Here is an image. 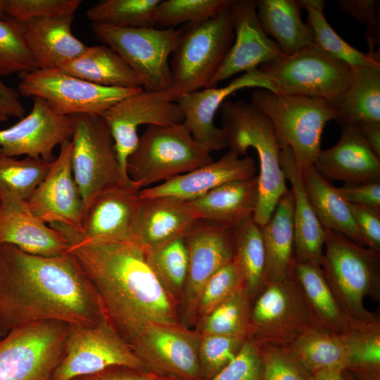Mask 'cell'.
Returning <instances> with one entry per match:
<instances>
[{"mask_svg":"<svg viewBox=\"0 0 380 380\" xmlns=\"http://www.w3.org/2000/svg\"><path fill=\"white\" fill-rule=\"evenodd\" d=\"M106 317L73 255L42 256L0 244V333L42 321L92 327Z\"/></svg>","mask_w":380,"mask_h":380,"instance_id":"1","label":"cell"},{"mask_svg":"<svg viewBox=\"0 0 380 380\" xmlns=\"http://www.w3.org/2000/svg\"><path fill=\"white\" fill-rule=\"evenodd\" d=\"M50 227L66 239L68 251L93 285L106 317L130 346L149 324L180 325L177 304L133 242L93 241L62 223Z\"/></svg>","mask_w":380,"mask_h":380,"instance_id":"2","label":"cell"},{"mask_svg":"<svg viewBox=\"0 0 380 380\" xmlns=\"http://www.w3.org/2000/svg\"><path fill=\"white\" fill-rule=\"evenodd\" d=\"M222 128L227 147L238 155L255 148L260 160L259 195L253 215L260 226L270 218L279 199L287 191L286 176L279 163L281 141L272 121L243 99L225 101L220 106Z\"/></svg>","mask_w":380,"mask_h":380,"instance_id":"3","label":"cell"},{"mask_svg":"<svg viewBox=\"0 0 380 380\" xmlns=\"http://www.w3.org/2000/svg\"><path fill=\"white\" fill-rule=\"evenodd\" d=\"M325 247L320 267L350 327L379 317L364 305V299H380V253L323 228Z\"/></svg>","mask_w":380,"mask_h":380,"instance_id":"4","label":"cell"},{"mask_svg":"<svg viewBox=\"0 0 380 380\" xmlns=\"http://www.w3.org/2000/svg\"><path fill=\"white\" fill-rule=\"evenodd\" d=\"M234 40L229 8L217 15L184 27L182 36L170 63L169 99L206 88L222 65Z\"/></svg>","mask_w":380,"mask_h":380,"instance_id":"5","label":"cell"},{"mask_svg":"<svg viewBox=\"0 0 380 380\" xmlns=\"http://www.w3.org/2000/svg\"><path fill=\"white\" fill-rule=\"evenodd\" d=\"M272 121L281 143L288 146L303 170L314 165L321 151L323 129L336 120L337 110L327 101L312 97L258 89L251 102Z\"/></svg>","mask_w":380,"mask_h":380,"instance_id":"6","label":"cell"},{"mask_svg":"<svg viewBox=\"0 0 380 380\" xmlns=\"http://www.w3.org/2000/svg\"><path fill=\"white\" fill-rule=\"evenodd\" d=\"M210 154L182 122L148 125L126 163L127 176L139 190L206 165Z\"/></svg>","mask_w":380,"mask_h":380,"instance_id":"7","label":"cell"},{"mask_svg":"<svg viewBox=\"0 0 380 380\" xmlns=\"http://www.w3.org/2000/svg\"><path fill=\"white\" fill-rule=\"evenodd\" d=\"M272 91L324 100L337 108L348 86L351 67L315 44L258 67Z\"/></svg>","mask_w":380,"mask_h":380,"instance_id":"8","label":"cell"},{"mask_svg":"<svg viewBox=\"0 0 380 380\" xmlns=\"http://www.w3.org/2000/svg\"><path fill=\"white\" fill-rule=\"evenodd\" d=\"M91 30L98 40L115 50L136 72L144 90L164 91L170 87L168 58L184 27L127 28L91 23Z\"/></svg>","mask_w":380,"mask_h":380,"instance_id":"9","label":"cell"},{"mask_svg":"<svg viewBox=\"0 0 380 380\" xmlns=\"http://www.w3.org/2000/svg\"><path fill=\"white\" fill-rule=\"evenodd\" d=\"M69 324L42 321L8 332L0 341V380H52Z\"/></svg>","mask_w":380,"mask_h":380,"instance_id":"10","label":"cell"},{"mask_svg":"<svg viewBox=\"0 0 380 380\" xmlns=\"http://www.w3.org/2000/svg\"><path fill=\"white\" fill-rule=\"evenodd\" d=\"M72 116V168L84 209L98 193L110 186H136L122 177L115 141L103 118L89 114Z\"/></svg>","mask_w":380,"mask_h":380,"instance_id":"11","label":"cell"},{"mask_svg":"<svg viewBox=\"0 0 380 380\" xmlns=\"http://www.w3.org/2000/svg\"><path fill=\"white\" fill-rule=\"evenodd\" d=\"M113 367L148 371L107 317L92 327L69 325L63 355L52 380H75Z\"/></svg>","mask_w":380,"mask_h":380,"instance_id":"12","label":"cell"},{"mask_svg":"<svg viewBox=\"0 0 380 380\" xmlns=\"http://www.w3.org/2000/svg\"><path fill=\"white\" fill-rule=\"evenodd\" d=\"M18 91L26 97L44 99L62 115L101 116L109 108L143 89L97 85L59 69H36L18 74Z\"/></svg>","mask_w":380,"mask_h":380,"instance_id":"13","label":"cell"},{"mask_svg":"<svg viewBox=\"0 0 380 380\" xmlns=\"http://www.w3.org/2000/svg\"><path fill=\"white\" fill-rule=\"evenodd\" d=\"M255 296L248 338L287 343L316 326L293 270L284 279L264 283Z\"/></svg>","mask_w":380,"mask_h":380,"instance_id":"14","label":"cell"},{"mask_svg":"<svg viewBox=\"0 0 380 380\" xmlns=\"http://www.w3.org/2000/svg\"><path fill=\"white\" fill-rule=\"evenodd\" d=\"M200 337L182 324L152 323L130 346L152 373L178 380H203L198 355Z\"/></svg>","mask_w":380,"mask_h":380,"instance_id":"15","label":"cell"},{"mask_svg":"<svg viewBox=\"0 0 380 380\" xmlns=\"http://www.w3.org/2000/svg\"><path fill=\"white\" fill-rule=\"evenodd\" d=\"M101 117L108 126L118 152L125 181L134 184L126 172L129 156L137 146L140 125H170L182 123L184 115L177 103L171 101L166 91H152L144 89L120 101Z\"/></svg>","mask_w":380,"mask_h":380,"instance_id":"16","label":"cell"},{"mask_svg":"<svg viewBox=\"0 0 380 380\" xmlns=\"http://www.w3.org/2000/svg\"><path fill=\"white\" fill-rule=\"evenodd\" d=\"M184 238L189 270L182 301L184 316L190 322L206 282L234 259L233 229L198 220Z\"/></svg>","mask_w":380,"mask_h":380,"instance_id":"17","label":"cell"},{"mask_svg":"<svg viewBox=\"0 0 380 380\" xmlns=\"http://www.w3.org/2000/svg\"><path fill=\"white\" fill-rule=\"evenodd\" d=\"M32 99V108L27 115L0 130L1 153L53 162L55 147L70 140L73 135V118L58 114L42 98Z\"/></svg>","mask_w":380,"mask_h":380,"instance_id":"18","label":"cell"},{"mask_svg":"<svg viewBox=\"0 0 380 380\" xmlns=\"http://www.w3.org/2000/svg\"><path fill=\"white\" fill-rule=\"evenodd\" d=\"M235 41L206 88L241 72H248L284 55L264 32L253 0H233L229 8Z\"/></svg>","mask_w":380,"mask_h":380,"instance_id":"19","label":"cell"},{"mask_svg":"<svg viewBox=\"0 0 380 380\" xmlns=\"http://www.w3.org/2000/svg\"><path fill=\"white\" fill-rule=\"evenodd\" d=\"M72 143L60 145L58 157L35 189L26 200L31 211L45 223H62L77 229L84 206L72 168Z\"/></svg>","mask_w":380,"mask_h":380,"instance_id":"20","label":"cell"},{"mask_svg":"<svg viewBox=\"0 0 380 380\" xmlns=\"http://www.w3.org/2000/svg\"><path fill=\"white\" fill-rule=\"evenodd\" d=\"M136 186L116 184L98 193L83 210L78 229L93 241L134 243L142 202Z\"/></svg>","mask_w":380,"mask_h":380,"instance_id":"21","label":"cell"},{"mask_svg":"<svg viewBox=\"0 0 380 380\" xmlns=\"http://www.w3.org/2000/svg\"><path fill=\"white\" fill-rule=\"evenodd\" d=\"M251 87H259L272 91L268 80L258 69L244 72L222 87L205 88L184 95L175 102L179 106L183 115V123L190 131L193 138L210 153L227 147L224 131L214 122L216 111L234 92Z\"/></svg>","mask_w":380,"mask_h":380,"instance_id":"22","label":"cell"},{"mask_svg":"<svg viewBox=\"0 0 380 380\" xmlns=\"http://www.w3.org/2000/svg\"><path fill=\"white\" fill-rule=\"evenodd\" d=\"M0 244L42 256L61 255L69 249L64 236L37 217L25 199L12 192L0 195Z\"/></svg>","mask_w":380,"mask_h":380,"instance_id":"23","label":"cell"},{"mask_svg":"<svg viewBox=\"0 0 380 380\" xmlns=\"http://www.w3.org/2000/svg\"><path fill=\"white\" fill-rule=\"evenodd\" d=\"M255 172V164L251 157L240 158L229 150L217 160H213L160 184L143 189L139 191V194L143 198L169 197L186 202L198 198L226 183L251 178Z\"/></svg>","mask_w":380,"mask_h":380,"instance_id":"24","label":"cell"},{"mask_svg":"<svg viewBox=\"0 0 380 380\" xmlns=\"http://www.w3.org/2000/svg\"><path fill=\"white\" fill-rule=\"evenodd\" d=\"M341 138L336 145L321 150L314 167L330 182L353 184L380 182V157L371 148L359 127L341 122Z\"/></svg>","mask_w":380,"mask_h":380,"instance_id":"25","label":"cell"},{"mask_svg":"<svg viewBox=\"0 0 380 380\" xmlns=\"http://www.w3.org/2000/svg\"><path fill=\"white\" fill-rule=\"evenodd\" d=\"M73 20L65 15L20 23L36 69H59L86 50L72 32Z\"/></svg>","mask_w":380,"mask_h":380,"instance_id":"26","label":"cell"},{"mask_svg":"<svg viewBox=\"0 0 380 380\" xmlns=\"http://www.w3.org/2000/svg\"><path fill=\"white\" fill-rule=\"evenodd\" d=\"M279 163L291 184L293 197L295 260L320 266L324 255V229L308 200L293 153L282 143Z\"/></svg>","mask_w":380,"mask_h":380,"instance_id":"27","label":"cell"},{"mask_svg":"<svg viewBox=\"0 0 380 380\" xmlns=\"http://www.w3.org/2000/svg\"><path fill=\"white\" fill-rule=\"evenodd\" d=\"M259 195L258 176L234 181L184 202L197 220L234 229L253 217Z\"/></svg>","mask_w":380,"mask_h":380,"instance_id":"28","label":"cell"},{"mask_svg":"<svg viewBox=\"0 0 380 380\" xmlns=\"http://www.w3.org/2000/svg\"><path fill=\"white\" fill-rule=\"evenodd\" d=\"M198 220L184 202L169 197L142 198L134 243L149 248L184 236Z\"/></svg>","mask_w":380,"mask_h":380,"instance_id":"29","label":"cell"},{"mask_svg":"<svg viewBox=\"0 0 380 380\" xmlns=\"http://www.w3.org/2000/svg\"><path fill=\"white\" fill-rule=\"evenodd\" d=\"M266 261L263 284L287 277L294 258L293 197L291 190L279 199L269 220L261 226Z\"/></svg>","mask_w":380,"mask_h":380,"instance_id":"30","label":"cell"},{"mask_svg":"<svg viewBox=\"0 0 380 380\" xmlns=\"http://www.w3.org/2000/svg\"><path fill=\"white\" fill-rule=\"evenodd\" d=\"M300 172L308 200L322 227L365 246L348 203L339 196L337 187L314 166Z\"/></svg>","mask_w":380,"mask_h":380,"instance_id":"31","label":"cell"},{"mask_svg":"<svg viewBox=\"0 0 380 380\" xmlns=\"http://www.w3.org/2000/svg\"><path fill=\"white\" fill-rule=\"evenodd\" d=\"M59 70L103 87L142 88L136 72L115 50L104 44L87 46Z\"/></svg>","mask_w":380,"mask_h":380,"instance_id":"32","label":"cell"},{"mask_svg":"<svg viewBox=\"0 0 380 380\" xmlns=\"http://www.w3.org/2000/svg\"><path fill=\"white\" fill-rule=\"evenodd\" d=\"M336 121L359 127L380 123V62L351 68Z\"/></svg>","mask_w":380,"mask_h":380,"instance_id":"33","label":"cell"},{"mask_svg":"<svg viewBox=\"0 0 380 380\" xmlns=\"http://www.w3.org/2000/svg\"><path fill=\"white\" fill-rule=\"evenodd\" d=\"M293 270L315 324L340 335L347 332L350 329L348 319L321 267L295 260Z\"/></svg>","mask_w":380,"mask_h":380,"instance_id":"34","label":"cell"},{"mask_svg":"<svg viewBox=\"0 0 380 380\" xmlns=\"http://www.w3.org/2000/svg\"><path fill=\"white\" fill-rule=\"evenodd\" d=\"M259 23L267 36L276 40L285 55L314 44L312 35L300 18L295 0L254 1Z\"/></svg>","mask_w":380,"mask_h":380,"instance_id":"35","label":"cell"},{"mask_svg":"<svg viewBox=\"0 0 380 380\" xmlns=\"http://www.w3.org/2000/svg\"><path fill=\"white\" fill-rule=\"evenodd\" d=\"M284 344L312 374L323 369L346 368L345 344L341 335L336 333L312 326Z\"/></svg>","mask_w":380,"mask_h":380,"instance_id":"36","label":"cell"},{"mask_svg":"<svg viewBox=\"0 0 380 380\" xmlns=\"http://www.w3.org/2000/svg\"><path fill=\"white\" fill-rule=\"evenodd\" d=\"M352 380H380V319L350 327L341 335Z\"/></svg>","mask_w":380,"mask_h":380,"instance_id":"37","label":"cell"},{"mask_svg":"<svg viewBox=\"0 0 380 380\" xmlns=\"http://www.w3.org/2000/svg\"><path fill=\"white\" fill-rule=\"evenodd\" d=\"M234 260L254 298L263 285L266 255L261 226L251 217L233 229Z\"/></svg>","mask_w":380,"mask_h":380,"instance_id":"38","label":"cell"},{"mask_svg":"<svg viewBox=\"0 0 380 380\" xmlns=\"http://www.w3.org/2000/svg\"><path fill=\"white\" fill-rule=\"evenodd\" d=\"M300 8L308 13L306 23L313 42L322 50L333 57L343 61L350 67L360 66L380 62L379 53H365L358 51L343 40L326 20L323 9L325 1L300 0Z\"/></svg>","mask_w":380,"mask_h":380,"instance_id":"39","label":"cell"},{"mask_svg":"<svg viewBox=\"0 0 380 380\" xmlns=\"http://www.w3.org/2000/svg\"><path fill=\"white\" fill-rule=\"evenodd\" d=\"M184 236L145 249L150 266L176 304L182 300L189 270Z\"/></svg>","mask_w":380,"mask_h":380,"instance_id":"40","label":"cell"},{"mask_svg":"<svg viewBox=\"0 0 380 380\" xmlns=\"http://www.w3.org/2000/svg\"><path fill=\"white\" fill-rule=\"evenodd\" d=\"M252 297L245 286L203 317L201 334L248 338Z\"/></svg>","mask_w":380,"mask_h":380,"instance_id":"41","label":"cell"},{"mask_svg":"<svg viewBox=\"0 0 380 380\" xmlns=\"http://www.w3.org/2000/svg\"><path fill=\"white\" fill-rule=\"evenodd\" d=\"M160 0H102L86 12L91 23L118 27H153L156 8Z\"/></svg>","mask_w":380,"mask_h":380,"instance_id":"42","label":"cell"},{"mask_svg":"<svg viewBox=\"0 0 380 380\" xmlns=\"http://www.w3.org/2000/svg\"><path fill=\"white\" fill-rule=\"evenodd\" d=\"M233 0H165L157 6L153 27L174 28L187 23H195L208 20L228 9Z\"/></svg>","mask_w":380,"mask_h":380,"instance_id":"43","label":"cell"},{"mask_svg":"<svg viewBox=\"0 0 380 380\" xmlns=\"http://www.w3.org/2000/svg\"><path fill=\"white\" fill-rule=\"evenodd\" d=\"M52 162L0 153V195L12 192L27 200L49 172Z\"/></svg>","mask_w":380,"mask_h":380,"instance_id":"44","label":"cell"},{"mask_svg":"<svg viewBox=\"0 0 380 380\" xmlns=\"http://www.w3.org/2000/svg\"><path fill=\"white\" fill-rule=\"evenodd\" d=\"M36 70L20 23L9 17L0 20V75Z\"/></svg>","mask_w":380,"mask_h":380,"instance_id":"45","label":"cell"},{"mask_svg":"<svg viewBox=\"0 0 380 380\" xmlns=\"http://www.w3.org/2000/svg\"><path fill=\"white\" fill-rule=\"evenodd\" d=\"M246 339L236 336L201 334L198 355L203 380L211 379L232 361Z\"/></svg>","mask_w":380,"mask_h":380,"instance_id":"46","label":"cell"},{"mask_svg":"<svg viewBox=\"0 0 380 380\" xmlns=\"http://www.w3.org/2000/svg\"><path fill=\"white\" fill-rule=\"evenodd\" d=\"M259 345L264 365L262 380H312V373L286 344L266 342Z\"/></svg>","mask_w":380,"mask_h":380,"instance_id":"47","label":"cell"},{"mask_svg":"<svg viewBox=\"0 0 380 380\" xmlns=\"http://www.w3.org/2000/svg\"><path fill=\"white\" fill-rule=\"evenodd\" d=\"M243 286L242 276L233 259L206 282L198 298L196 312L205 316Z\"/></svg>","mask_w":380,"mask_h":380,"instance_id":"48","label":"cell"},{"mask_svg":"<svg viewBox=\"0 0 380 380\" xmlns=\"http://www.w3.org/2000/svg\"><path fill=\"white\" fill-rule=\"evenodd\" d=\"M81 4V0H5L7 16L20 23L74 15Z\"/></svg>","mask_w":380,"mask_h":380,"instance_id":"49","label":"cell"},{"mask_svg":"<svg viewBox=\"0 0 380 380\" xmlns=\"http://www.w3.org/2000/svg\"><path fill=\"white\" fill-rule=\"evenodd\" d=\"M263 373L260 345L247 338L234 360L210 380H262Z\"/></svg>","mask_w":380,"mask_h":380,"instance_id":"50","label":"cell"},{"mask_svg":"<svg viewBox=\"0 0 380 380\" xmlns=\"http://www.w3.org/2000/svg\"><path fill=\"white\" fill-rule=\"evenodd\" d=\"M337 4L343 12L357 22L365 25L366 39L369 54L376 53L374 46L379 45L380 1L376 0H338Z\"/></svg>","mask_w":380,"mask_h":380,"instance_id":"51","label":"cell"},{"mask_svg":"<svg viewBox=\"0 0 380 380\" xmlns=\"http://www.w3.org/2000/svg\"><path fill=\"white\" fill-rule=\"evenodd\" d=\"M348 205L365 246L380 253V212L365 206Z\"/></svg>","mask_w":380,"mask_h":380,"instance_id":"52","label":"cell"},{"mask_svg":"<svg viewBox=\"0 0 380 380\" xmlns=\"http://www.w3.org/2000/svg\"><path fill=\"white\" fill-rule=\"evenodd\" d=\"M337 191L347 203L368 207L380 212V182L344 184L337 188Z\"/></svg>","mask_w":380,"mask_h":380,"instance_id":"53","label":"cell"},{"mask_svg":"<svg viewBox=\"0 0 380 380\" xmlns=\"http://www.w3.org/2000/svg\"><path fill=\"white\" fill-rule=\"evenodd\" d=\"M75 380H178L159 376L148 371L126 367H113L99 373L81 377Z\"/></svg>","mask_w":380,"mask_h":380,"instance_id":"54","label":"cell"},{"mask_svg":"<svg viewBox=\"0 0 380 380\" xmlns=\"http://www.w3.org/2000/svg\"><path fill=\"white\" fill-rule=\"evenodd\" d=\"M18 90L6 85L0 80V115L22 119L25 109L20 100Z\"/></svg>","mask_w":380,"mask_h":380,"instance_id":"55","label":"cell"},{"mask_svg":"<svg viewBox=\"0 0 380 380\" xmlns=\"http://www.w3.org/2000/svg\"><path fill=\"white\" fill-rule=\"evenodd\" d=\"M359 129L373 151L380 157V123L365 125Z\"/></svg>","mask_w":380,"mask_h":380,"instance_id":"56","label":"cell"},{"mask_svg":"<svg viewBox=\"0 0 380 380\" xmlns=\"http://www.w3.org/2000/svg\"><path fill=\"white\" fill-rule=\"evenodd\" d=\"M312 380H352L344 369H323L312 374Z\"/></svg>","mask_w":380,"mask_h":380,"instance_id":"57","label":"cell"},{"mask_svg":"<svg viewBox=\"0 0 380 380\" xmlns=\"http://www.w3.org/2000/svg\"><path fill=\"white\" fill-rule=\"evenodd\" d=\"M6 13L5 0H0V20H4L7 18Z\"/></svg>","mask_w":380,"mask_h":380,"instance_id":"58","label":"cell"},{"mask_svg":"<svg viewBox=\"0 0 380 380\" xmlns=\"http://www.w3.org/2000/svg\"><path fill=\"white\" fill-rule=\"evenodd\" d=\"M8 120V118L4 116V115H0V122H5Z\"/></svg>","mask_w":380,"mask_h":380,"instance_id":"59","label":"cell"},{"mask_svg":"<svg viewBox=\"0 0 380 380\" xmlns=\"http://www.w3.org/2000/svg\"><path fill=\"white\" fill-rule=\"evenodd\" d=\"M0 153H1V149H0Z\"/></svg>","mask_w":380,"mask_h":380,"instance_id":"60","label":"cell"}]
</instances>
